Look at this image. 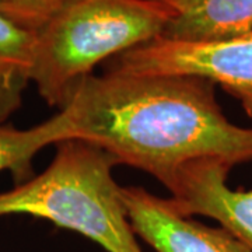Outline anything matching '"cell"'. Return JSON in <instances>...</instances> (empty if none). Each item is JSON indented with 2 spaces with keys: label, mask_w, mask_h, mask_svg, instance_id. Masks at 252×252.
<instances>
[{
  "label": "cell",
  "mask_w": 252,
  "mask_h": 252,
  "mask_svg": "<svg viewBox=\"0 0 252 252\" xmlns=\"http://www.w3.org/2000/svg\"><path fill=\"white\" fill-rule=\"evenodd\" d=\"M61 111L67 139L94 144L168 189L189 162L212 158L233 167L252 160V129L231 124L215 83L200 77L90 74Z\"/></svg>",
  "instance_id": "1"
},
{
  "label": "cell",
  "mask_w": 252,
  "mask_h": 252,
  "mask_svg": "<svg viewBox=\"0 0 252 252\" xmlns=\"http://www.w3.org/2000/svg\"><path fill=\"white\" fill-rule=\"evenodd\" d=\"M171 17L158 0H63L36 32L31 81L51 107L99 62L161 36Z\"/></svg>",
  "instance_id": "2"
},
{
  "label": "cell",
  "mask_w": 252,
  "mask_h": 252,
  "mask_svg": "<svg viewBox=\"0 0 252 252\" xmlns=\"http://www.w3.org/2000/svg\"><path fill=\"white\" fill-rule=\"evenodd\" d=\"M117 165L94 144L67 139L56 143L45 171L0 193V216L30 215L77 231L107 252H142L127 219Z\"/></svg>",
  "instance_id": "3"
},
{
  "label": "cell",
  "mask_w": 252,
  "mask_h": 252,
  "mask_svg": "<svg viewBox=\"0 0 252 252\" xmlns=\"http://www.w3.org/2000/svg\"><path fill=\"white\" fill-rule=\"evenodd\" d=\"M105 73L200 77L243 101L252 97V31L215 42L154 38L108 59Z\"/></svg>",
  "instance_id": "4"
},
{
  "label": "cell",
  "mask_w": 252,
  "mask_h": 252,
  "mask_svg": "<svg viewBox=\"0 0 252 252\" xmlns=\"http://www.w3.org/2000/svg\"><path fill=\"white\" fill-rule=\"evenodd\" d=\"M231 165L219 160H196L182 167L170 188L167 205L182 217L200 215L252 251V190H233L227 185Z\"/></svg>",
  "instance_id": "5"
},
{
  "label": "cell",
  "mask_w": 252,
  "mask_h": 252,
  "mask_svg": "<svg viewBox=\"0 0 252 252\" xmlns=\"http://www.w3.org/2000/svg\"><path fill=\"white\" fill-rule=\"evenodd\" d=\"M122 200L135 234L157 252H252L224 228L180 216L143 188H122Z\"/></svg>",
  "instance_id": "6"
},
{
  "label": "cell",
  "mask_w": 252,
  "mask_h": 252,
  "mask_svg": "<svg viewBox=\"0 0 252 252\" xmlns=\"http://www.w3.org/2000/svg\"><path fill=\"white\" fill-rule=\"evenodd\" d=\"M171 17L161 36L180 42H215L252 31V0H158Z\"/></svg>",
  "instance_id": "7"
},
{
  "label": "cell",
  "mask_w": 252,
  "mask_h": 252,
  "mask_svg": "<svg viewBox=\"0 0 252 252\" xmlns=\"http://www.w3.org/2000/svg\"><path fill=\"white\" fill-rule=\"evenodd\" d=\"M36 34L0 14V124L14 114L31 81Z\"/></svg>",
  "instance_id": "8"
},
{
  "label": "cell",
  "mask_w": 252,
  "mask_h": 252,
  "mask_svg": "<svg viewBox=\"0 0 252 252\" xmlns=\"http://www.w3.org/2000/svg\"><path fill=\"white\" fill-rule=\"evenodd\" d=\"M67 139L66 118L61 111L48 121L27 130L0 124V171L9 170L24 184L32 177V158L41 149Z\"/></svg>",
  "instance_id": "9"
},
{
  "label": "cell",
  "mask_w": 252,
  "mask_h": 252,
  "mask_svg": "<svg viewBox=\"0 0 252 252\" xmlns=\"http://www.w3.org/2000/svg\"><path fill=\"white\" fill-rule=\"evenodd\" d=\"M62 3L63 0H0V14L36 34Z\"/></svg>",
  "instance_id": "10"
},
{
  "label": "cell",
  "mask_w": 252,
  "mask_h": 252,
  "mask_svg": "<svg viewBox=\"0 0 252 252\" xmlns=\"http://www.w3.org/2000/svg\"><path fill=\"white\" fill-rule=\"evenodd\" d=\"M241 104H243L244 109L247 111V114L252 117V97L251 98H245L241 101Z\"/></svg>",
  "instance_id": "11"
}]
</instances>
